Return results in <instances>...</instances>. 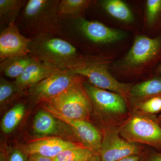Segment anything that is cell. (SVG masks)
<instances>
[{"label": "cell", "mask_w": 161, "mask_h": 161, "mask_svg": "<svg viewBox=\"0 0 161 161\" xmlns=\"http://www.w3.org/2000/svg\"><path fill=\"white\" fill-rule=\"evenodd\" d=\"M60 0H29L16 22L22 34L30 38L44 35H60L63 20L59 15Z\"/></svg>", "instance_id": "obj_1"}, {"label": "cell", "mask_w": 161, "mask_h": 161, "mask_svg": "<svg viewBox=\"0 0 161 161\" xmlns=\"http://www.w3.org/2000/svg\"><path fill=\"white\" fill-rule=\"evenodd\" d=\"M29 51L38 61L61 70H72L90 62L81 58L73 44L56 35L31 38Z\"/></svg>", "instance_id": "obj_2"}, {"label": "cell", "mask_w": 161, "mask_h": 161, "mask_svg": "<svg viewBox=\"0 0 161 161\" xmlns=\"http://www.w3.org/2000/svg\"><path fill=\"white\" fill-rule=\"evenodd\" d=\"M84 88L90 98L95 115L107 128L116 127L128 112L124 97L115 93L96 87L85 82Z\"/></svg>", "instance_id": "obj_3"}, {"label": "cell", "mask_w": 161, "mask_h": 161, "mask_svg": "<svg viewBox=\"0 0 161 161\" xmlns=\"http://www.w3.org/2000/svg\"><path fill=\"white\" fill-rule=\"evenodd\" d=\"M68 118L88 120L93 107L78 78L66 90L43 103Z\"/></svg>", "instance_id": "obj_4"}, {"label": "cell", "mask_w": 161, "mask_h": 161, "mask_svg": "<svg viewBox=\"0 0 161 161\" xmlns=\"http://www.w3.org/2000/svg\"><path fill=\"white\" fill-rule=\"evenodd\" d=\"M119 130L121 136L129 142L161 148V127L142 112L132 113Z\"/></svg>", "instance_id": "obj_5"}, {"label": "cell", "mask_w": 161, "mask_h": 161, "mask_svg": "<svg viewBox=\"0 0 161 161\" xmlns=\"http://www.w3.org/2000/svg\"><path fill=\"white\" fill-rule=\"evenodd\" d=\"M143 148L138 143L125 139L116 127L107 128L103 134L99 155L101 161H117L131 156L143 153Z\"/></svg>", "instance_id": "obj_6"}, {"label": "cell", "mask_w": 161, "mask_h": 161, "mask_svg": "<svg viewBox=\"0 0 161 161\" xmlns=\"http://www.w3.org/2000/svg\"><path fill=\"white\" fill-rule=\"evenodd\" d=\"M78 78L69 70H59L30 88L27 95L34 103H43L64 92Z\"/></svg>", "instance_id": "obj_7"}, {"label": "cell", "mask_w": 161, "mask_h": 161, "mask_svg": "<svg viewBox=\"0 0 161 161\" xmlns=\"http://www.w3.org/2000/svg\"><path fill=\"white\" fill-rule=\"evenodd\" d=\"M69 71L73 75L86 77L91 84L98 88L115 92L124 97L130 93L131 87L130 85L116 80L102 64L90 62L76 69Z\"/></svg>", "instance_id": "obj_8"}, {"label": "cell", "mask_w": 161, "mask_h": 161, "mask_svg": "<svg viewBox=\"0 0 161 161\" xmlns=\"http://www.w3.org/2000/svg\"><path fill=\"white\" fill-rule=\"evenodd\" d=\"M43 109L51 113L55 117L67 124L71 129L75 137L84 147L96 154L100 152L103 134L88 120L68 118L49 106L41 104Z\"/></svg>", "instance_id": "obj_9"}, {"label": "cell", "mask_w": 161, "mask_h": 161, "mask_svg": "<svg viewBox=\"0 0 161 161\" xmlns=\"http://www.w3.org/2000/svg\"><path fill=\"white\" fill-rule=\"evenodd\" d=\"M31 39L23 35L16 22L9 24L0 33V61L29 54Z\"/></svg>", "instance_id": "obj_10"}, {"label": "cell", "mask_w": 161, "mask_h": 161, "mask_svg": "<svg viewBox=\"0 0 161 161\" xmlns=\"http://www.w3.org/2000/svg\"><path fill=\"white\" fill-rule=\"evenodd\" d=\"M75 26L88 39L96 43H108L122 40L126 34L119 30L110 28L102 23L84 18L75 20Z\"/></svg>", "instance_id": "obj_11"}, {"label": "cell", "mask_w": 161, "mask_h": 161, "mask_svg": "<svg viewBox=\"0 0 161 161\" xmlns=\"http://www.w3.org/2000/svg\"><path fill=\"white\" fill-rule=\"evenodd\" d=\"M161 47L160 39L138 36L125 57L124 64L130 67L143 64L154 57Z\"/></svg>", "instance_id": "obj_12"}, {"label": "cell", "mask_w": 161, "mask_h": 161, "mask_svg": "<svg viewBox=\"0 0 161 161\" xmlns=\"http://www.w3.org/2000/svg\"><path fill=\"white\" fill-rule=\"evenodd\" d=\"M32 130L34 133L39 136H75L71 129L67 124L43 109L39 111L35 115Z\"/></svg>", "instance_id": "obj_13"}, {"label": "cell", "mask_w": 161, "mask_h": 161, "mask_svg": "<svg viewBox=\"0 0 161 161\" xmlns=\"http://www.w3.org/2000/svg\"><path fill=\"white\" fill-rule=\"evenodd\" d=\"M82 146L59 137H48L34 141L23 146L22 149L27 155L39 154L54 158L64 150Z\"/></svg>", "instance_id": "obj_14"}, {"label": "cell", "mask_w": 161, "mask_h": 161, "mask_svg": "<svg viewBox=\"0 0 161 161\" xmlns=\"http://www.w3.org/2000/svg\"><path fill=\"white\" fill-rule=\"evenodd\" d=\"M59 70H61L36 61L28 65L15 81L20 88L25 91Z\"/></svg>", "instance_id": "obj_15"}, {"label": "cell", "mask_w": 161, "mask_h": 161, "mask_svg": "<svg viewBox=\"0 0 161 161\" xmlns=\"http://www.w3.org/2000/svg\"><path fill=\"white\" fill-rule=\"evenodd\" d=\"M38 60L30 54L8 58L1 61L0 71L5 76L16 79L28 65Z\"/></svg>", "instance_id": "obj_16"}, {"label": "cell", "mask_w": 161, "mask_h": 161, "mask_svg": "<svg viewBox=\"0 0 161 161\" xmlns=\"http://www.w3.org/2000/svg\"><path fill=\"white\" fill-rule=\"evenodd\" d=\"M27 1L24 0H0L1 26L6 27L16 22L20 12L23 10Z\"/></svg>", "instance_id": "obj_17"}, {"label": "cell", "mask_w": 161, "mask_h": 161, "mask_svg": "<svg viewBox=\"0 0 161 161\" xmlns=\"http://www.w3.org/2000/svg\"><path fill=\"white\" fill-rule=\"evenodd\" d=\"M91 3L87 0H61L58 11L62 20H76L82 18L80 14Z\"/></svg>", "instance_id": "obj_18"}, {"label": "cell", "mask_w": 161, "mask_h": 161, "mask_svg": "<svg viewBox=\"0 0 161 161\" xmlns=\"http://www.w3.org/2000/svg\"><path fill=\"white\" fill-rule=\"evenodd\" d=\"M24 95V91L20 88L15 81H11L1 77L0 78V105L6 107Z\"/></svg>", "instance_id": "obj_19"}, {"label": "cell", "mask_w": 161, "mask_h": 161, "mask_svg": "<svg viewBox=\"0 0 161 161\" xmlns=\"http://www.w3.org/2000/svg\"><path fill=\"white\" fill-rule=\"evenodd\" d=\"M101 5L105 11L113 18L123 22L130 23L133 20L132 12L126 4L120 0H105Z\"/></svg>", "instance_id": "obj_20"}, {"label": "cell", "mask_w": 161, "mask_h": 161, "mask_svg": "<svg viewBox=\"0 0 161 161\" xmlns=\"http://www.w3.org/2000/svg\"><path fill=\"white\" fill-rule=\"evenodd\" d=\"M26 107L23 103L16 104L6 112L1 121V129L5 134L16 129L25 115Z\"/></svg>", "instance_id": "obj_21"}, {"label": "cell", "mask_w": 161, "mask_h": 161, "mask_svg": "<svg viewBox=\"0 0 161 161\" xmlns=\"http://www.w3.org/2000/svg\"><path fill=\"white\" fill-rule=\"evenodd\" d=\"M161 94V79L153 78L131 88L130 95L134 98H144Z\"/></svg>", "instance_id": "obj_22"}, {"label": "cell", "mask_w": 161, "mask_h": 161, "mask_svg": "<svg viewBox=\"0 0 161 161\" xmlns=\"http://www.w3.org/2000/svg\"><path fill=\"white\" fill-rule=\"evenodd\" d=\"M97 155L89 149L82 146L64 150L55 158L54 161H86Z\"/></svg>", "instance_id": "obj_23"}, {"label": "cell", "mask_w": 161, "mask_h": 161, "mask_svg": "<svg viewBox=\"0 0 161 161\" xmlns=\"http://www.w3.org/2000/svg\"><path fill=\"white\" fill-rule=\"evenodd\" d=\"M142 112L147 114H154L161 111V98L155 97L148 99L139 105Z\"/></svg>", "instance_id": "obj_24"}, {"label": "cell", "mask_w": 161, "mask_h": 161, "mask_svg": "<svg viewBox=\"0 0 161 161\" xmlns=\"http://www.w3.org/2000/svg\"><path fill=\"white\" fill-rule=\"evenodd\" d=\"M147 6V22L151 25L161 10V0H148Z\"/></svg>", "instance_id": "obj_25"}, {"label": "cell", "mask_w": 161, "mask_h": 161, "mask_svg": "<svg viewBox=\"0 0 161 161\" xmlns=\"http://www.w3.org/2000/svg\"><path fill=\"white\" fill-rule=\"evenodd\" d=\"M28 155L19 149L13 150L8 157L7 161H27Z\"/></svg>", "instance_id": "obj_26"}, {"label": "cell", "mask_w": 161, "mask_h": 161, "mask_svg": "<svg viewBox=\"0 0 161 161\" xmlns=\"http://www.w3.org/2000/svg\"><path fill=\"white\" fill-rule=\"evenodd\" d=\"M147 157L143 153L140 154L131 156L117 161H147Z\"/></svg>", "instance_id": "obj_27"}, {"label": "cell", "mask_w": 161, "mask_h": 161, "mask_svg": "<svg viewBox=\"0 0 161 161\" xmlns=\"http://www.w3.org/2000/svg\"><path fill=\"white\" fill-rule=\"evenodd\" d=\"M27 161H54V158H50L39 154L28 155Z\"/></svg>", "instance_id": "obj_28"}, {"label": "cell", "mask_w": 161, "mask_h": 161, "mask_svg": "<svg viewBox=\"0 0 161 161\" xmlns=\"http://www.w3.org/2000/svg\"><path fill=\"white\" fill-rule=\"evenodd\" d=\"M147 161H161V153H154L147 158Z\"/></svg>", "instance_id": "obj_29"}, {"label": "cell", "mask_w": 161, "mask_h": 161, "mask_svg": "<svg viewBox=\"0 0 161 161\" xmlns=\"http://www.w3.org/2000/svg\"><path fill=\"white\" fill-rule=\"evenodd\" d=\"M86 161H101V160L100 156L99 155L97 154V155H95L93 158Z\"/></svg>", "instance_id": "obj_30"}, {"label": "cell", "mask_w": 161, "mask_h": 161, "mask_svg": "<svg viewBox=\"0 0 161 161\" xmlns=\"http://www.w3.org/2000/svg\"><path fill=\"white\" fill-rule=\"evenodd\" d=\"M160 71H161V67H160Z\"/></svg>", "instance_id": "obj_31"}]
</instances>
